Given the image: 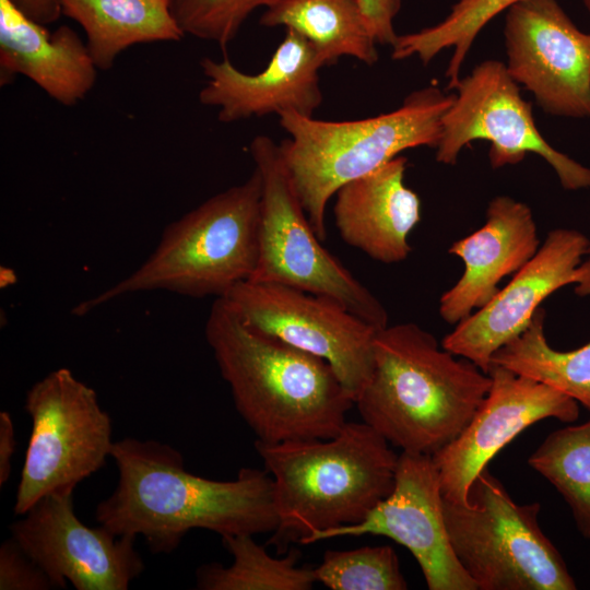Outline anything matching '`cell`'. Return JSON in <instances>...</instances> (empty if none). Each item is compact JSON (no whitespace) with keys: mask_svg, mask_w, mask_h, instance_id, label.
Instances as JSON below:
<instances>
[{"mask_svg":"<svg viewBox=\"0 0 590 590\" xmlns=\"http://www.w3.org/2000/svg\"><path fill=\"white\" fill-rule=\"evenodd\" d=\"M250 329L324 359L354 402L374 366L377 329L335 299L246 280L222 297Z\"/></svg>","mask_w":590,"mask_h":590,"instance_id":"8fae6325","label":"cell"},{"mask_svg":"<svg viewBox=\"0 0 590 590\" xmlns=\"http://www.w3.org/2000/svg\"><path fill=\"white\" fill-rule=\"evenodd\" d=\"M27 16L42 25L56 22L61 13L58 0H12Z\"/></svg>","mask_w":590,"mask_h":590,"instance_id":"1f68e13d","label":"cell"},{"mask_svg":"<svg viewBox=\"0 0 590 590\" xmlns=\"http://www.w3.org/2000/svg\"><path fill=\"white\" fill-rule=\"evenodd\" d=\"M200 66L208 81L199 102L217 107L222 122L282 111L312 117L323 101L319 84L322 61L312 45L294 30L286 28L283 40L259 73L239 71L227 57L221 61L204 57Z\"/></svg>","mask_w":590,"mask_h":590,"instance_id":"e0dca14e","label":"cell"},{"mask_svg":"<svg viewBox=\"0 0 590 590\" xmlns=\"http://www.w3.org/2000/svg\"><path fill=\"white\" fill-rule=\"evenodd\" d=\"M279 0H169L170 11L186 35L222 48L235 39L249 15Z\"/></svg>","mask_w":590,"mask_h":590,"instance_id":"83f0119b","label":"cell"},{"mask_svg":"<svg viewBox=\"0 0 590 590\" xmlns=\"http://www.w3.org/2000/svg\"><path fill=\"white\" fill-rule=\"evenodd\" d=\"M261 175L259 256L252 281L331 297L377 330L388 326L380 300L322 246L302 205L280 145L260 134L249 144Z\"/></svg>","mask_w":590,"mask_h":590,"instance_id":"ba28073f","label":"cell"},{"mask_svg":"<svg viewBox=\"0 0 590 590\" xmlns=\"http://www.w3.org/2000/svg\"><path fill=\"white\" fill-rule=\"evenodd\" d=\"M259 23L296 31L312 45L323 66L343 56L368 66L378 60L377 42L359 0H279L266 9Z\"/></svg>","mask_w":590,"mask_h":590,"instance_id":"7402d4cb","label":"cell"},{"mask_svg":"<svg viewBox=\"0 0 590 590\" xmlns=\"http://www.w3.org/2000/svg\"><path fill=\"white\" fill-rule=\"evenodd\" d=\"M363 534L384 535L405 546L429 590H479L451 546L439 474L429 455L402 451L392 492L364 520L315 533L302 544Z\"/></svg>","mask_w":590,"mask_h":590,"instance_id":"5bb4252c","label":"cell"},{"mask_svg":"<svg viewBox=\"0 0 590 590\" xmlns=\"http://www.w3.org/2000/svg\"><path fill=\"white\" fill-rule=\"evenodd\" d=\"M61 13L84 30L97 69L108 70L135 44L179 42L185 34L169 0H58Z\"/></svg>","mask_w":590,"mask_h":590,"instance_id":"44dd1931","label":"cell"},{"mask_svg":"<svg viewBox=\"0 0 590 590\" xmlns=\"http://www.w3.org/2000/svg\"><path fill=\"white\" fill-rule=\"evenodd\" d=\"M507 70L542 109L590 118V34L556 0H520L506 14Z\"/></svg>","mask_w":590,"mask_h":590,"instance_id":"7c38bea8","label":"cell"},{"mask_svg":"<svg viewBox=\"0 0 590 590\" xmlns=\"http://www.w3.org/2000/svg\"><path fill=\"white\" fill-rule=\"evenodd\" d=\"M24 409L32 429L13 505L21 516L49 494L73 493L114 445L111 418L96 391L66 367L36 381Z\"/></svg>","mask_w":590,"mask_h":590,"instance_id":"9c48e42d","label":"cell"},{"mask_svg":"<svg viewBox=\"0 0 590 590\" xmlns=\"http://www.w3.org/2000/svg\"><path fill=\"white\" fill-rule=\"evenodd\" d=\"M528 463L563 496L578 530L590 539V420L551 433Z\"/></svg>","mask_w":590,"mask_h":590,"instance_id":"484cf974","label":"cell"},{"mask_svg":"<svg viewBox=\"0 0 590 590\" xmlns=\"http://www.w3.org/2000/svg\"><path fill=\"white\" fill-rule=\"evenodd\" d=\"M15 429L9 412H0V486H3L10 477L12 457L15 453Z\"/></svg>","mask_w":590,"mask_h":590,"instance_id":"4dcf8cb0","label":"cell"},{"mask_svg":"<svg viewBox=\"0 0 590 590\" xmlns=\"http://www.w3.org/2000/svg\"><path fill=\"white\" fill-rule=\"evenodd\" d=\"M491 382L418 324H388L376 333L373 371L355 404L389 444L433 456L464 429Z\"/></svg>","mask_w":590,"mask_h":590,"instance_id":"3957f363","label":"cell"},{"mask_svg":"<svg viewBox=\"0 0 590 590\" xmlns=\"http://www.w3.org/2000/svg\"><path fill=\"white\" fill-rule=\"evenodd\" d=\"M314 575L331 590L408 589L399 558L389 545L328 550Z\"/></svg>","mask_w":590,"mask_h":590,"instance_id":"4316f807","label":"cell"},{"mask_svg":"<svg viewBox=\"0 0 590 590\" xmlns=\"http://www.w3.org/2000/svg\"><path fill=\"white\" fill-rule=\"evenodd\" d=\"M587 259L581 262V268L585 270L587 274V283L583 286V288L579 292V296H587L590 295V239L589 245L587 249Z\"/></svg>","mask_w":590,"mask_h":590,"instance_id":"d6a6232c","label":"cell"},{"mask_svg":"<svg viewBox=\"0 0 590 590\" xmlns=\"http://www.w3.org/2000/svg\"><path fill=\"white\" fill-rule=\"evenodd\" d=\"M455 98L441 117L436 161L457 163L460 151L475 140L488 141L493 168L520 163L528 153L543 157L566 190L590 188V168L555 150L538 130L531 103L505 63L485 60L460 78Z\"/></svg>","mask_w":590,"mask_h":590,"instance_id":"30bf717a","label":"cell"},{"mask_svg":"<svg viewBox=\"0 0 590 590\" xmlns=\"http://www.w3.org/2000/svg\"><path fill=\"white\" fill-rule=\"evenodd\" d=\"M540 240L531 209L508 196L493 198L484 225L449 248L464 263L457 283L439 300V315L457 324L498 292L500 281L516 273L538 251Z\"/></svg>","mask_w":590,"mask_h":590,"instance_id":"ac0fdd59","label":"cell"},{"mask_svg":"<svg viewBox=\"0 0 590 590\" xmlns=\"http://www.w3.org/2000/svg\"><path fill=\"white\" fill-rule=\"evenodd\" d=\"M55 583L11 536L0 546V590H50Z\"/></svg>","mask_w":590,"mask_h":590,"instance_id":"f1b7e54d","label":"cell"},{"mask_svg":"<svg viewBox=\"0 0 590 590\" xmlns=\"http://www.w3.org/2000/svg\"><path fill=\"white\" fill-rule=\"evenodd\" d=\"M544 321L545 310L540 307L527 329L493 354L491 366L552 387L590 412V342L576 350L557 351L547 343Z\"/></svg>","mask_w":590,"mask_h":590,"instance_id":"603a6c76","label":"cell"},{"mask_svg":"<svg viewBox=\"0 0 590 590\" xmlns=\"http://www.w3.org/2000/svg\"><path fill=\"white\" fill-rule=\"evenodd\" d=\"M520 0H458L439 23L417 32L398 35L391 57L403 60L417 57L429 63L444 49L452 48L446 70L448 90L460 80V71L476 36L496 15L508 11Z\"/></svg>","mask_w":590,"mask_h":590,"instance_id":"d4e9b609","label":"cell"},{"mask_svg":"<svg viewBox=\"0 0 590 590\" xmlns=\"http://www.w3.org/2000/svg\"><path fill=\"white\" fill-rule=\"evenodd\" d=\"M261 197L262 179L255 168L243 184L221 191L168 224L138 269L79 303L72 314L82 317L123 295L149 291L224 297L236 284L251 279L256 270Z\"/></svg>","mask_w":590,"mask_h":590,"instance_id":"5b68a950","label":"cell"},{"mask_svg":"<svg viewBox=\"0 0 590 590\" xmlns=\"http://www.w3.org/2000/svg\"><path fill=\"white\" fill-rule=\"evenodd\" d=\"M455 98L436 86L412 92L379 116L326 121L294 111L278 116L290 134L279 145L302 205L318 237L326 239L328 201L344 184L384 166L405 150L436 148L441 117Z\"/></svg>","mask_w":590,"mask_h":590,"instance_id":"8992f818","label":"cell"},{"mask_svg":"<svg viewBox=\"0 0 590 590\" xmlns=\"http://www.w3.org/2000/svg\"><path fill=\"white\" fill-rule=\"evenodd\" d=\"M110 457L118 470L114 492L95 511L116 535L142 536L154 554H170L193 529L224 535L272 533L279 524L272 476L243 468L232 481L185 470L182 455L156 440L125 437Z\"/></svg>","mask_w":590,"mask_h":590,"instance_id":"6da1fadb","label":"cell"},{"mask_svg":"<svg viewBox=\"0 0 590 590\" xmlns=\"http://www.w3.org/2000/svg\"><path fill=\"white\" fill-rule=\"evenodd\" d=\"M538 503H515L487 468L468 504L444 499L453 552L479 590H574L567 566L538 523Z\"/></svg>","mask_w":590,"mask_h":590,"instance_id":"52a82bcc","label":"cell"},{"mask_svg":"<svg viewBox=\"0 0 590 590\" xmlns=\"http://www.w3.org/2000/svg\"><path fill=\"white\" fill-rule=\"evenodd\" d=\"M589 238L576 229L556 228L546 235L535 255L483 307L456 324L441 346L473 362L488 374L493 354L530 324L542 302L557 290L586 285L581 268Z\"/></svg>","mask_w":590,"mask_h":590,"instance_id":"2e32d148","label":"cell"},{"mask_svg":"<svg viewBox=\"0 0 590 590\" xmlns=\"http://www.w3.org/2000/svg\"><path fill=\"white\" fill-rule=\"evenodd\" d=\"M255 448L272 476L279 524L268 545L290 543L355 524L393 489L398 457L365 422H346L328 439L266 444Z\"/></svg>","mask_w":590,"mask_h":590,"instance_id":"277c9868","label":"cell"},{"mask_svg":"<svg viewBox=\"0 0 590 590\" xmlns=\"http://www.w3.org/2000/svg\"><path fill=\"white\" fill-rule=\"evenodd\" d=\"M491 387L464 429L432 457L444 499L468 504L474 479L495 455L532 424L556 418L574 422L578 402L560 391L492 365Z\"/></svg>","mask_w":590,"mask_h":590,"instance_id":"9a60e30c","label":"cell"},{"mask_svg":"<svg viewBox=\"0 0 590 590\" xmlns=\"http://www.w3.org/2000/svg\"><path fill=\"white\" fill-rule=\"evenodd\" d=\"M406 164V157L399 155L342 185L334 194V222L341 238L387 264L409 257V235L421 220L420 198L404 184Z\"/></svg>","mask_w":590,"mask_h":590,"instance_id":"d6986e66","label":"cell"},{"mask_svg":"<svg viewBox=\"0 0 590 590\" xmlns=\"http://www.w3.org/2000/svg\"><path fill=\"white\" fill-rule=\"evenodd\" d=\"M97 68L86 43L68 25L49 33L12 0H0V85L22 74L64 106L84 99Z\"/></svg>","mask_w":590,"mask_h":590,"instance_id":"ffe728a7","label":"cell"},{"mask_svg":"<svg viewBox=\"0 0 590 590\" xmlns=\"http://www.w3.org/2000/svg\"><path fill=\"white\" fill-rule=\"evenodd\" d=\"M359 3L377 44L392 46L398 38L393 20L401 0H359Z\"/></svg>","mask_w":590,"mask_h":590,"instance_id":"f546056e","label":"cell"},{"mask_svg":"<svg viewBox=\"0 0 590 590\" xmlns=\"http://www.w3.org/2000/svg\"><path fill=\"white\" fill-rule=\"evenodd\" d=\"M233 556L229 566L210 563L197 569V588L202 590H309L317 582L314 568L297 565L300 553L291 548L273 557L251 534L221 536Z\"/></svg>","mask_w":590,"mask_h":590,"instance_id":"cb8c5ba5","label":"cell"},{"mask_svg":"<svg viewBox=\"0 0 590 590\" xmlns=\"http://www.w3.org/2000/svg\"><path fill=\"white\" fill-rule=\"evenodd\" d=\"M11 536L57 589L127 590L144 570L135 538L87 527L76 516L73 493L49 494L9 526Z\"/></svg>","mask_w":590,"mask_h":590,"instance_id":"4fadbf2b","label":"cell"},{"mask_svg":"<svg viewBox=\"0 0 590 590\" xmlns=\"http://www.w3.org/2000/svg\"><path fill=\"white\" fill-rule=\"evenodd\" d=\"M587 11L590 13V0H581Z\"/></svg>","mask_w":590,"mask_h":590,"instance_id":"836d02e7","label":"cell"},{"mask_svg":"<svg viewBox=\"0 0 590 590\" xmlns=\"http://www.w3.org/2000/svg\"><path fill=\"white\" fill-rule=\"evenodd\" d=\"M204 333L256 440L328 439L346 423L355 402L324 359L250 329L223 298L214 300Z\"/></svg>","mask_w":590,"mask_h":590,"instance_id":"7a4b0ae2","label":"cell"}]
</instances>
